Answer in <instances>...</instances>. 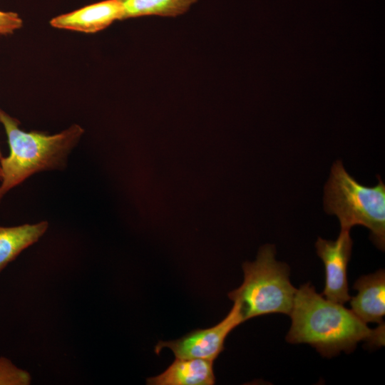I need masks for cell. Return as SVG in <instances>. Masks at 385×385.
I'll return each mask as SVG.
<instances>
[{
	"label": "cell",
	"mask_w": 385,
	"mask_h": 385,
	"mask_svg": "<svg viewBox=\"0 0 385 385\" xmlns=\"http://www.w3.org/2000/svg\"><path fill=\"white\" fill-rule=\"evenodd\" d=\"M289 315L292 324L287 342L309 344L323 356L350 353L360 342L371 347L384 345V322L369 328L351 309L318 294L309 283L297 289Z\"/></svg>",
	"instance_id": "obj_1"
},
{
	"label": "cell",
	"mask_w": 385,
	"mask_h": 385,
	"mask_svg": "<svg viewBox=\"0 0 385 385\" xmlns=\"http://www.w3.org/2000/svg\"><path fill=\"white\" fill-rule=\"evenodd\" d=\"M0 123L9 146V155L0 160V189L4 195L36 173L63 169L84 133L77 124L53 135L26 132L16 118L1 108Z\"/></svg>",
	"instance_id": "obj_2"
},
{
	"label": "cell",
	"mask_w": 385,
	"mask_h": 385,
	"mask_svg": "<svg viewBox=\"0 0 385 385\" xmlns=\"http://www.w3.org/2000/svg\"><path fill=\"white\" fill-rule=\"evenodd\" d=\"M374 187L359 183L345 170L341 160L332 165L324 188V210L338 217L341 230L356 225L366 227L370 237L381 250L385 247V185L377 175Z\"/></svg>",
	"instance_id": "obj_3"
},
{
	"label": "cell",
	"mask_w": 385,
	"mask_h": 385,
	"mask_svg": "<svg viewBox=\"0 0 385 385\" xmlns=\"http://www.w3.org/2000/svg\"><path fill=\"white\" fill-rule=\"evenodd\" d=\"M274 245L260 250L256 260L245 262L243 283L228 293L240 305L244 322L274 313L289 314L297 292L289 280V268L275 259Z\"/></svg>",
	"instance_id": "obj_4"
},
{
	"label": "cell",
	"mask_w": 385,
	"mask_h": 385,
	"mask_svg": "<svg viewBox=\"0 0 385 385\" xmlns=\"http://www.w3.org/2000/svg\"><path fill=\"white\" fill-rule=\"evenodd\" d=\"M243 322L240 305L234 302L230 312L217 324L207 329L193 330L175 340L159 341L155 346V352L158 355L163 348H168L175 358L214 361L224 350V343L228 334Z\"/></svg>",
	"instance_id": "obj_5"
},
{
	"label": "cell",
	"mask_w": 385,
	"mask_h": 385,
	"mask_svg": "<svg viewBox=\"0 0 385 385\" xmlns=\"http://www.w3.org/2000/svg\"><path fill=\"white\" fill-rule=\"evenodd\" d=\"M350 230H341L337 240L319 237L315 247L325 271V284L322 295L334 302L344 304L349 301L347 266L351 257L353 241Z\"/></svg>",
	"instance_id": "obj_6"
},
{
	"label": "cell",
	"mask_w": 385,
	"mask_h": 385,
	"mask_svg": "<svg viewBox=\"0 0 385 385\" xmlns=\"http://www.w3.org/2000/svg\"><path fill=\"white\" fill-rule=\"evenodd\" d=\"M116 20H122L118 1L104 0L59 15L52 19L50 24L54 28L89 34L101 31Z\"/></svg>",
	"instance_id": "obj_7"
},
{
	"label": "cell",
	"mask_w": 385,
	"mask_h": 385,
	"mask_svg": "<svg viewBox=\"0 0 385 385\" xmlns=\"http://www.w3.org/2000/svg\"><path fill=\"white\" fill-rule=\"evenodd\" d=\"M357 294L350 298L351 310L364 322L383 323L385 315V273L379 270L354 283Z\"/></svg>",
	"instance_id": "obj_8"
},
{
	"label": "cell",
	"mask_w": 385,
	"mask_h": 385,
	"mask_svg": "<svg viewBox=\"0 0 385 385\" xmlns=\"http://www.w3.org/2000/svg\"><path fill=\"white\" fill-rule=\"evenodd\" d=\"M148 385H212L215 384L213 361L176 358L160 374L146 379Z\"/></svg>",
	"instance_id": "obj_9"
},
{
	"label": "cell",
	"mask_w": 385,
	"mask_h": 385,
	"mask_svg": "<svg viewBox=\"0 0 385 385\" xmlns=\"http://www.w3.org/2000/svg\"><path fill=\"white\" fill-rule=\"evenodd\" d=\"M48 228L47 221L14 227L0 226V274L22 251L38 242Z\"/></svg>",
	"instance_id": "obj_10"
},
{
	"label": "cell",
	"mask_w": 385,
	"mask_h": 385,
	"mask_svg": "<svg viewBox=\"0 0 385 385\" xmlns=\"http://www.w3.org/2000/svg\"><path fill=\"white\" fill-rule=\"evenodd\" d=\"M122 20L144 16L175 17L185 13L197 0H118Z\"/></svg>",
	"instance_id": "obj_11"
},
{
	"label": "cell",
	"mask_w": 385,
	"mask_h": 385,
	"mask_svg": "<svg viewBox=\"0 0 385 385\" xmlns=\"http://www.w3.org/2000/svg\"><path fill=\"white\" fill-rule=\"evenodd\" d=\"M31 376L8 358L0 356V385H29Z\"/></svg>",
	"instance_id": "obj_12"
},
{
	"label": "cell",
	"mask_w": 385,
	"mask_h": 385,
	"mask_svg": "<svg viewBox=\"0 0 385 385\" xmlns=\"http://www.w3.org/2000/svg\"><path fill=\"white\" fill-rule=\"evenodd\" d=\"M22 24L18 14L0 10V36L13 34L22 26Z\"/></svg>",
	"instance_id": "obj_13"
},
{
	"label": "cell",
	"mask_w": 385,
	"mask_h": 385,
	"mask_svg": "<svg viewBox=\"0 0 385 385\" xmlns=\"http://www.w3.org/2000/svg\"><path fill=\"white\" fill-rule=\"evenodd\" d=\"M4 195V194L2 192L1 190L0 189V202L3 197V196Z\"/></svg>",
	"instance_id": "obj_14"
},
{
	"label": "cell",
	"mask_w": 385,
	"mask_h": 385,
	"mask_svg": "<svg viewBox=\"0 0 385 385\" xmlns=\"http://www.w3.org/2000/svg\"><path fill=\"white\" fill-rule=\"evenodd\" d=\"M2 155H1V150H0V160H1V158H2ZM0 181H1V166H0Z\"/></svg>",
	"instance_id": "obj_15"
}]
</instances>
